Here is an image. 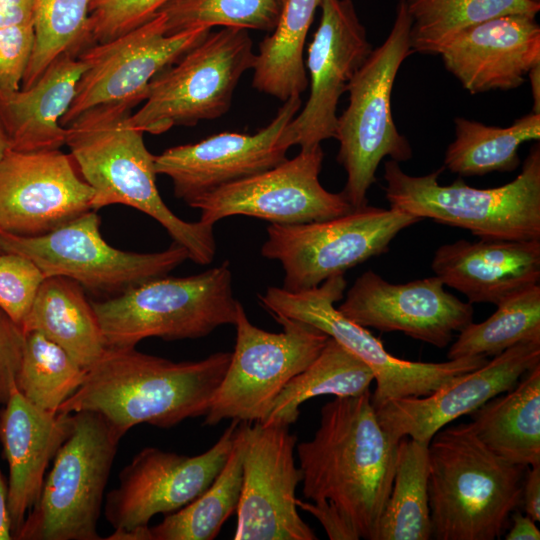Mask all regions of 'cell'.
I'll return each mask as SVG.
<instances>
[{"label":"cell","mask_w":540,"mask_h":540,"mask_svg":"<svg viewBox=\"0 0 540 540\" xmlns=\"http://www.w3.org/2000/svg\"><path fill=\"white\" fill-rule=\"evenodd\" d=\"M46 276L29 258L2 251L0 255V309L20 327Z\"/></svg>","instance_id":"obj_39"},{"label":"cell","mask_w":540,"mask_h":540,"mask_svg":"<svg viewBox=\"0 0 540 540\" xmlns=\"http://www.w3.org/2000/svg\"><path fill=\"white\" fill-rule=\"evenodd\" d=\"M428 445L409 437L399 441L393 483L376 540L431 539Z\"/></svg>","instance_id":"obj_33"},{"label":"cell","mask_w":540,"mask_h":540,"mask_svg":"<svg viewBox=\"0 0 540 540\" xmlns=\"http://www.w3.org/2000/svg\"><path fill=\"white\" fill-rule=\"evenodd\" d=\"M454 126L455 138L446 149L444 166L464 177L514 171L520 164V146L540 139V113L534 112L505 128L463 117H456Z\"/></svg>","instance_id":"obj_31"},{"label":"cell","mask_w":540,"mask_h":540,"mask_svg":"<svg viewBox=\"0 0 540 540\" xmlns=\"http://www.w3.org/2000/svg\"><path fill=\"white\" fill-rule=\"evenodd\" d=\"M411 17L413 53L439 55L463 30L514 13L537 15L540 4L528 0H404Z\"/></svg>","instance_id":"obj_34"},{"label":"cell","mask_w":540,"mask_h":540,"mask_svg":"<svg viewBox=\"0 0 540 540\" xmlns=\"http://www.w3.org/2000/svg\"><path fill=\"white\" fill-rule=\"evenodd\" d=\"M120 439L102 416L72 413L71 430L13 539H102L97 522Z\"/></svg>","instance_id":"obj_8"},{"label":"cell","mask_w":540,"mask_h":540,"mask_svg":"<svg viewBox=\"0 0 540 540\" xmlns=\"http://www.w3.org/2000/svg\"><path fill=\"white\" fill-rule=\"evenodd\" d=\"M345 288L344 274H338L316 287L295 292L282 287H268L258 298L274 318L310 324L366 363L376 382L371 394L375 410L392 400L428 395L451 379L488 361L485 356H467L444 362L410 361L393 356L367 328L349 320L334 307V303L343 298Z\"/></svg>","instance_id":"obj_9"},{"label":"cell","mask_w":540,"mask_h":540,"mask_svg":"<svg viewBox=\"0 0 540 540\" xmlns=\"http://www.w3.org/2000/svg\"><path fill=\"white\" fill-rule=\"evenodd\" d=\"M87 370L63 348L32 331L25 334L16 388L36 408L57 413L82 385Z\"/></svg>","instance_id":"obj_36"},{"label":"cell","mask_w":540,"mask_h":540,"mask_svg":"<svg viewBox=\"0 0 540 540\" xmlns=\"http://www.w3.org/2000/svg\"><path fill=\"white\" fill-rule=\"evenodd\" d=\"M243 433L239 422L230 455L212 484L195 500L147 527L142 540H212L237 510L243 480Z\"/></svg>","instance_id":"obj_32"},{"label":"cell","mask_w":540,"mask_h":540,"mask_svg":"<svg viewBox=\"0 0 540 540\" xmlns=\"http://www.w3.org/2000/svg\"><path fill=\"white\" fill-rule=\"evenodd\" d=\"M230 358L231 352H217L173 362L135 347H107L58 412H94L120 438L139 424L172 427L206 415Z\"/></svg>","instance_id":"obj_2"},{"label":"cell","mask_w":540,"mask_h":540,"mask_svg":"<svg viewBox=\"0 0 540 540\" xmlns=\"http://www.w3.org/2000/svg\"><path fill=\"white\" fill-rule=\"evenodd\" d=\"M322 0H286L279 21L259 44L252 86L281 101L300 96L309 84L303 59L308 30Z\"/></svg>","instance_id":"obj_29"},{"label":"cell","mask_w":540,"mask_h":540,"mask_svg":"<svg viewBox=\"0 0 540 540\" xmlns=\"http://www.w3.org/2000/svg\"><path fill=\"white\" fill-rule=\"evenodd\" d=\"M34 26L33 0H0V29Z\"/></svg>","instance_id":"obj_44"},{"label":"cell","mask_w":540,"mask_h":540,"mask_svg":"<svg viewBox=\"0 0 540 540\" xmlns=\"http://www.w3.org/2000/svg\"><path fill=\"white\" fill-rule=\"evenodd\" d=\"M412 20L404 0L384 42L371 53L348 84L349 104L338 116L335 138L339 141L338 163L347 173L342 194L353 208L366 204L376 181V171L385 157L404 162L412 148L396 128L391 95L397 73L411 55Z\"/></svg>","instance_id":"obj_6"},{"label":"cell","mask_w":540,"mask_h":540,"mask_svg":"<svg viewBox=\"0 0 540 540\" xmlns=\"http://www.w3.org/2000/svg\"><path fill=\"white\" fill-rule=\"evenodd\" d=\"M437 276L392 284L368 270L348 290L339 312L358 325L399 331L438 348L473 322L471 303L444 290Z\"/></svg>","instance_id":"obj_21"},{"label":"cell","mask_w":540,"mask_h":540,"mask_svg":"<svg viewBox=\"0 0 540 540\" xmlns=\"http://www.w3.org/2000/svg\"><path fill=\"white\" fill-rule=\"evenodd\" d=\"M320 8L306 61L310 95L284 130L287 144L301 149L335 138L339 99L373 49L352 0H322Z\"/></svg>","instance_id":"obj_19"},{"label":"cell","mask_w":540,"mask_h":540,"mask_svg":"<svg viewBox=\"0 0 540 540\" xmlns=\"http://www.w3.org/2000/svg\"><path fill=\"white\" fill-rule=\"evenodd\" d=\"M274 319L282 325V332L253 325L241 303L238 305L234 351L204 416L205 425L227 419L261 422L286 384L318 356L329 339L305 322Z\"/></svg>","instance_id":"obj_11"},{"label":"cell","mask_w":540,"mask_h":540,"mask_svg":"<svg viewBox=\"0 0 540 540\" xmlns=\"http://www.w3.org/2000/svg\"><path fill=\"white\" fill-rule=\"evenodd\" d=\"M84 69L77 56L65 52L28 88L0 95V121L9 149L55 150L65 145L66 127L60 120L74 99Z\"/></svg>","instance_id":"obj_26"},{"label":"cell","mask_w":540,"mask_h":540,"mask_svg":"<svg viewBox=\"0 0 540 540\" xmlns=\"http://www.w3.org/2000/svg\"><path fill=\"white\" fill-rule=\"evenodd\" d=\"M522 505L527 516L535 522L540 521V464L526 469L522 488Z\"/></svg>","instance_id":"obj_45"},{"label":"cell","mask_w":540,"mask_h":540,"mask_svg":"<svg viewBox=\"0 0 540 540\" xmlns=\"http://www.w3.org/2000/svg\"><path fill=\"white\" fill-rule=\"evenodd\" d=\"M286 0H169L158 12L166 34L214 26L272 32Z\"/></svg>","instance_id":"obj_38"},{"label":"cell","mask_w":540,"mask_h":540,"mask_svg":"<svg viewBox=\"0 0 540 540\" xmlns=\"http://www.w3.org/2000/svg\"><path fill=\"white\" fill-rule=\"evenodd\" d=\"M210 31L197 28L167 35L165 16L157 12L145 23L110 41L86 47L77 56L85 69L60 124L67 127L96 106L124 105L132 109L145 101L152 79Z\"/></svg>","instance_id":"obj_15"},{"label":"cell","mask_w":540,"mask_h":540,"mask_svg":"<svg viewBox=\"0 0 540 540\" xmlns=\"http://www.w3.org/2000/svg\"><path fill=\"white\" fill-rule=\"evenodd\" d=\"M398 443L380 425L370 391L335 397L322 406L312 439L296 447L304 497L333 505L359 539L376 540Z\"/></svg>","instance_id":"obj_1"},{"label":"cell","mask_w":540,"mask_h":540,"mask_svg":"<svg viewBox=\"0 0 540 540\" xmlns=\"http://www.w3.org/2000/svg\"><path fill=\"white\" fill-rule=\"evenodd\" d=\"M60 151L8 149L0 159V230L46 234L93 210L94 190Z\"/></svg>","instance_id":"obj_18"},{"label":"cell","mask_w":540,"mask_h":540,"mask_svg":"<svg viewBox=\"0 0 540 540\" xmlns=\"http://www.w3.org/2000/svg\"><path fill=\"white\" fill-rule=\"evenodd\" d=\"M131 115L124 105H101L66 127L65 145L94 190L92 209L113 204L135 208L160 223L194 263H211L216 254L214 225L184 221L167 207L156 186L155 156Z\"/></svg>","instance_id":"obj_3"},{"label":"cell","mask_w":540,"mask_h":540,"mask_svg":"<svg viewBox=\"0 0 540 540\" xmlns=\"http://www.w3.org/2000/svg\"><path fill=\"white\" fill-rule=\"evenodd\" d=\"M443 168L424 176L405 173L399 162L384 164L390 207L469 230L480 239L540 240V145L532 146L520 174L495 188H475L462 179L438 182Z\"/></svg>","instance_id":"obj_5"},{"label":"cell","mask_w":540,"mask_h":540,"mask_svg":"<svg viewBox=\"0 0 540 540\" xmlns=\"http://www.w3.org/2000/svg\"><path fill=\"white\" fill-rule=\"evenodd\" d=\"M169 0H91L90 45L110 41L148 21Z\"/></svg>","instance_id":"obj_40"},{"label":"cell","mask_w":540,"mask_h":540,"mask_svg":"<svg viewBox=\"0 0 540 540\" xmlns=\"http://www.w3.org/2000/svg\"><path fill=\"white\" fill-rule=\"evenodd\" d=\"M512 525L505 534L506 540H539L540 531L532 520L526 514L524 515L517 509L510 516Z\"/></svg>","instance_id":"obj_46"},{"label":"cell","mask_w":540,"mask_h":540,"mask_svg":"<svg viewBox=\"0 0 540 540\" xmlns=\"http://www.w3.org/2000/svg\"><path fill=\"white\" fill-rule=\"evenodd\" d=\"M238 425L232 420L216 443L198 455L155 447L136 454L106 497L105 517L114 528L106 539L140 540L153 516L176 512L199 497L224 467Z\"/></svg>","instance_id":"obj_14"},{"label":"cell","mask_w":540,"mask_h":540,"mask_svg":"<svg viewBox=\"0 0 540 540\" xmlns=\"http://www.w3.org/2000/svg\"><path fill=\"white\" fill-rule=\"evenodd\" d=\"M25 334L3 310L0 309V404H5L16 387Z\"/></svg>","instance_id":"obj_42"},{"label":"cell","mask_w":540,"mask_h":540,"mask_svg":"<svg viewBox=\"0 0 540 540\" xmlns=\"http://www.w3.org/2000/svg\"><path fill=\"white\" fill-rule=\"evenodd\" d=\"M431 267L444 285L463 293L469 303L497 305L538 284L540 240L461 239L440 246Z\"/></svg>","instance_id":"obj_24"},{"label":"cell","mask_w":540,"mask_h":540,"mask_svg":"<svg viewBox=\"0 0 540 540\" xmlns=\"http://www.w3.org/2000/svg\"><path fill=\"white\" fill-rule=\"evenodd\" d=\"M91 0H33L35 42L21 88L34 84L62 53L75 56L89 46Z\"/></svg>","instance_id":"obj_37"},{"label":"cell","mask_w":540,"mask_h":540,"mask_svg":"<svg viewBox=\"0 0 540 540\" xmlns=\"http://www.w3.org/2000/svg\"><path fill=\"white\" fill-rule=\"evenodd\" d=\"M1 253H2V250H1V248H0V255H1Z\"/></svg>","instance_id":"obj_50"},{"label":"cell","mask_w":540,"mask_h":540,"mask_svg":"<svg viewBox=\"0 0 540 540\" xmlns=\"http://www.w3.org/2000/svg\"><path fill=\"white\" fill-rule=\"evenodd\" d=\"M421 220L392 207L366 204L327 220L270 224L261 254L281 263L283 289L305 290L386 253L398 233Z\"/></svg>","instance_id":"obj_12"},{"label":"cell","mask_w":540,"mask_h":540,"mask_svg":"<svg viewBox=\"0 0 540 540\" xmlns=\"http://www.w3.org/2000/svg\"><path fill=\"white\" fill-rule=\"evenodd\" d=\"M0 248L32 260L46 277L62 276L96 292L115 294L167 275L188 258L173 242L161 252L122 251L100 232V217L87 211L39 236H19L0 230Z\"/></svg>","instance_id":"obj_13"},{"label":"cell","mask_w":540,"mask_h":540,"mask_svg":"<svg viewBox=\"0 0 540 540\" xmlns=\"http://www.w3.org/2000/svg\"><path fill=\"white\" fill-rule=\"evenodd\" d=\"M255 57L248 30L210 31L152 79L144 104L131 115L133 124L144 133L158 135L174 126H193L224 115Z\"/></svg>","instance_id":"obj_10"},{"label":"cell","mask_w":540,"mask_h":540,"mask_svg":"<svg viewBox=\"0 0 540 540\" xmlns=\"http://www.w3.org/2000/svg\"><path fill=\"white\" fill-rule=\"evenodd\" d=\"M91 304L107 347H135L149 337L193 339L234 325L240 302L225 261L196 275L154 278Z\"/></svg>","instance_id":"obj_7"},{"label":"cell","mask_w":540,"mask_h":540,"mask_svg":"<svg viewBox=\"0 0 540 540\" xmlns=\"http://www.w3.org/2000/svg\"><path fill=\"white\" fill-rule=\"evenodd\" d=\"M439 55L471 94L515 89L540 64V26L535 15L497 16L460 32Z\"/></svg>","instance_id":"obj_23"},{"label":"cell","mask_w":540,"mask_h":540,"mask_svg":"<svg viewBox=\"0 0 540 540\" xmlns=\"http://www.w3.org/2000/svg\"><path fill=\"white\" fill-rule=\"evenodd\" d=\"M373 381L370 367L329 337L318 356L286 384L261 423L290 426L307 400L321 395L359 396L369 391Z\"/></svg>","instance_id":"obj_30"},{"label":"cell","mask_w":540,"mask_h":540,"mask_svg":"<svg viewBox=\"0 0 540 540\" xmlns=\"http://www.w3.org/2000/svg\"><path fill=\"white\" fill-rule=\"evenodd\" d=\"M469 416L475 435L497 456L525 467L540 464V364Z\"/></svg>","instance_id":"obj_27"},{"label":"cell","mask_w":540,"mask_h":540,"mask_svg":"<svg viewBox=\"0 0 540 540\" xmlns=\"http://www.w3.org/2000/svg\"><path fill=\"white\" fill-rule=\"evenodd\" d=\"M13 539L8 508V486L0 471V540Z\"/></svg>","instance_id":"obj_47"},{"label":"cell","mask_w":540,"mask_h":540,"mask_svg":"<svg viewBox=\"0 0 540 540\" xmlns=\"http://www.w3.org/2000/svg\"><path fill=\"white\" fill-rule=\"evenodd\" d=\"M242 488L235 540H316L297 510L302 480L295 464L297 438L289 426L241 422Z\"/></svg>","instance_id":"obj_16"},{"label":"cell","mask_w":540,"mask_h":540,"mask_svg":"<svg viewBox=\"0 0 540 540\" xmlns=\"http://www.w3.org/2000/svg\"><path fill=\"white\" fill-rule=\"evenodd\" d=\"M21 329L43 334L86 370L107 348L81 285L62 276L45 278Z\"/></svg>","instance_id":"obj_28"},{"label":"cell","mask_w":540,"mask_h":540,"mask_svg":"<svg viewBox=\"0 0 540 540\" xmlns=\"http://www.w3.org/2000/svg\"><path fill=\"white\" fill-rule=\"evenodd\" d=\"M538 364L540 343H519L428 395L383 404L375 410L376 416L393 441L409 437L429 443L443 427L512 389L527 371Z\"/></svg>","instance_id":"obj_22"},{"label":"cell","mask_w":540,"mask_h":540,"mask_svg":"<svg viewBox=\"0 0 540 540\" xmlns=\"http://www.w3.org/2000/svg\"><path fill=\"white\" fill-rule=\"evenodd\" d=\"M297 507L311 513L322 524L331 540H358L359 537L340 512L329 503L296 501Z\"/></svg>","instance_id":"obj_43"},{"label":"cell","mask_w":540,"mask_h":540,"mask_svg":"<svg viewBox=\"0 0 540 540\" xmlns=\"http://www.w3.org/2000/svg\"><path fill=\"white\" fill-rule=\"evenodd\" d=\"M300 96L284 101L272 121L254 134L222 132L155 156L157 174L168 176L187 204L222 186L273 168L287 159L284 130L301 107Z\"/></svg>","instance_id":"obj_20"},{"label":"cell","mask_w":540,"mask_h":540,"mask_svg":"<svg viewBox=\"0 0 540 540\" xmlns=\"http://www.w3.org/2000/svg\"><path fill=\"white\" fill-rule=\"evenodd\" d=\"M481 323L471 322L450 346L448 360L467 356H496L523 342L540 343V286L535 284L497 305Z\"/></svg>","instance_id":"obj_35"},{"label":"cell","mask_w":540,"mask_h":540,"mask_svg":"<svg viewBox=\"0 0 540 540\" xmlns=\"http://www.w3.org/2000/svg\"><path fill=\"white\" fill-rule=\"evenodd\" d=\"M34 42L33 25L0 29V95L21 88Z\"/></svg>","instance_id":"obj_41"},{"label":"cell","mask_w":540,"mask_h":540,"mask_svg":"<svg viewBox=\"0 0 540 540\" xmlns=\"http://www.w3.org/2000/svg\"><path fill=\"white\" fill-rule=\"evenodd\" d=\"M0 414V439L9 467L12 535L39 498L48 464L67 438L72 413H50L30 404L15 387Z\"/></svg>","instance_id":"obj_25"},{"label":"cell","mask_w":540,"mask_h":540,"mask_svg":"<svg viewBox=\"0 0 540 540\" xmlns=\"http://www.w3.org/2000/svg\"><path fill=\"white\" fill-rule=\"evenodd\" d=\"M527 76L531 84L532 97H533V111L532 112L540 113V64L531 68Z\"/></svg>","instance_id":"obj_48"},{"label":"cell","mask_w":540,"mask_h":540,"mask_svg":"<svg viewBox=\"0 0 540 540\" xmlns=\"http://www.w3.org/2000/svg\"><path fill=\"white\" fill-rule=\"evenodd\" d=\"M324 153L321 145L301 149L292 159L256 175L222 186L188 205L200 220L245 215L270 224L297 225L331 219L354 208L342 192L332 193L319 181Z\"/></svg>","instance_id":"obj_17"},{"label":"cell","mask_w":540,"mask_h":540,"mask_svg":"<svg viewBox=\"0 0 540 540\" xmlns=\"http://www.w3.org/2000/svg\"><path fill=\"white\" fill-rule=\"evenodd\" d=\"M8 149H9L8 138L0 121V159L2 158V156L5 154V152Z\"/></svg>","instance_id":"obj_49"},{"label":"cell","mask_w":540,"mask_h":540,"mask_svg":"<svg viewBox=\"0 0 540 540\" xmlns=\"http://www.w3.org/2000/svg\"><path fill=\"white\" fill-rule=\"evenodd\" d=\"M431 539L494 540L522 504L527 467L493 453L469 423L445 426L430 440Z\"/></svg>","instance_id":"obj_4"}]
</instances>
